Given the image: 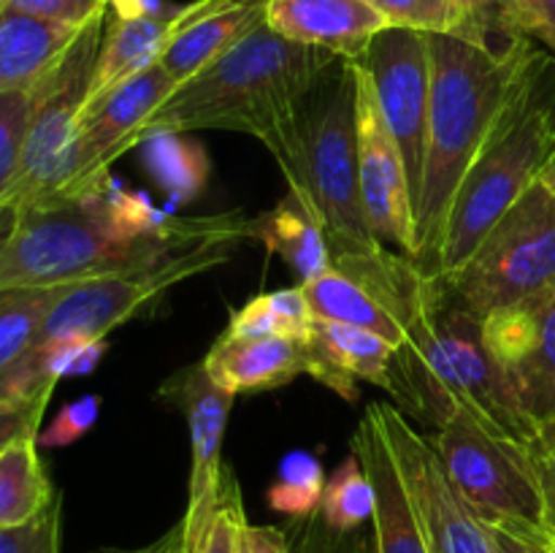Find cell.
I'll return each instance as SVG.
<instances>
[{"mask_svg":"<svg viewBox=\"0 0 555 553\" xmlns=\"http://www.w3.org/2000/svg\"><path fill=\"white\" fill-rule=\"evenodd\" d=\"M244 239H253V220L238 211L168 215L108 179L92 193L0 211V291L70 285Z\"/></svg>","mask_w":555,"mask_h":553,"instance_id":"cell-1","label":"cell"},{"mask_svg":"<svg viewBox=\"0 0 555 553\" xmlns=\"http://www.w3.org/2000/svg\"><path fill=\"white\" fill-rule=\"evenodd\" d=\"M287 190L312 209L328 239L334 269L363 282L401 323L421 312L431 280L412 258L374 236L358 179L356 81L341 60L304 103L291 155L280 163Z\"/></svg>","mask_w":555,"mask_h":553,"instance_id":"cell-2","label":"cell"},{"mask_svg":"<svg viewBox=\"0 0 555 553\" xmlns=\"http://www.w3.org/2000/svg\"><path fill=\"white\" fill-rule=\"evenodd\" d=\"M341 63L325 49L304 47L260 22L231 52L173 90L135 136L233 130L258 139L276 166L291 155L298 114L309 92Z\"/></svg>","mask_w":555,"mask_h":553,"instance_id":"cell-3","label":"cell"},{"mask_svg":"<svg viewBox=\"0 0 555 553\" xmlns=\"http://www.w3.org/2000/svg\"><path fill=\"white\" fill-rule=\"evenodd\" d=\"M431 43V108L426 160L417 195V269L428 276L450 204L507 103L531 49L529 36L472 41L428 33Z\"/></svg>","mask_w":555,"mask_h":553,"instance_id":"cell-4","label":"cell"},{"mask_svg":"<svg viewBox=\"0 0 555 553\" xmlns=\"http://www.w3.org/2000/svg\"><path fill=\"white\" fill-rule=\"evenodd\" d=\"M553 146L555 57L534 47L450 204L428 280H448L466 263L499 217L540 179Z\"/></svg>","mask_w":555,"mask_h":553,"instance_id":"cell-5","label":"cell"},{"mask_svg":"<svg viewBox=\"0 0 555 553\" xmlns=\"http://www.w3.org/2000/svg\"><path fill=\"white\" fill-rule=\"evenodd\" d=\"M108 9L79 27L57 63L33 87V114L14 184L0 211L74 195L79 184V117L90 98Z\"/></svg>","mask_w":555,"mask_h":553,"instance_id":"cell-6","label":"cell"},{"mask_svg":"<svg viewBox=\"0 0 555 553\" xmlns=\"http://www.w3.org/2000/svg\"><path fill=\"white\" fill-rule=\"evenodd\" d=\"M475 318L555 291V195L537 179L486 233L455 274L442 280Z\"/></svg>","mask_w":555,"mask_h":553,"instance_id":"cell-7","label":"cell"},{"mask_svg":"<svg viewBox=\"0 0 555 553\" xmlns=\"http://www.w3.org/2000/svg\"><path fill=\"white\" fill-rule=\"evenodd\" d=\"M428 439L477 520L545 526L531 448L493 437L464 412H453Z\"/></svg>","mask_w":555,"mask_h":553,"instance_id":"cell-8","label":"cell"},{"mask_svg":"<svg viewBox=\"0 0 555 553\" xmlns=\"http://www.w3.org/2000/svg\"><path fill=\"white\" fill-rule=\"evenodd\" d=\"M233 258V244H206L139 269L114 271L63 285L47 309L36 345L54 339H106L108 331L160 301L171 287L206 274Z\"/></svg>","mask_w":555,"mask_h":553,"instance_id":"cell-9","label":"cell"},{"mask_svg":"<svg viewBox=\"0 0 555 553\" xmlns=\"http://www.w3.org/2000/svg\"><path fill=\"white\" fill-rule=\"evenodd\" d=\"M372 410L383 426L431 553H493L486 526L455 491L428 434L412 428L406 412L388 401H372Z\"/></svg>","mask_w":555,"mask_h":553,"instance_id":"cell-10","label":"cell"},{"mask_svg":"<svg viewBox=\"0 0 555 553\" xmlns=\"http://www.w3.org/2000/svg\"><path fill=\"white\" fill-rule=\"evenodd\" d=\"M372 79L385 125L404 157L412 195H421L426 160L428 108H431V43L428 33L412 27H385L358 57Z\"/></svg>","mask_w":555,"mask_h":553,"instance_id":"cell-11","label":"cell"},{"mask_svg":"<svg viewBox=\"0 0 555 553\" xmlns=\"http://www.w3.org/2000/svg\"><path fill=\"white\" fill-rule=\"evenodd\" d=\"M356 81V150L363 206L374 236L393 253L417 260L415 195L404 157L385 125L372 79L358 60H347Z\"/></svg>","mask_w":555,"mask_h":553,"instance_id":"cell-12","label":"cell"},{"mask_svg":"<svg viewBox=\"0 0 555 553\" xmlns=\"http://www.w3.org/2000/svg\"><path fill=\"white\" fill-rule=\"evenodd\" d=\"M160 396L182 412L190 432L188 510L182 515L184 551H190L204 535L220 499L222 475H225L222 439H225L233 396L211 383L204 363H193L168 377L160 385Z\"/></svg>","mask_w":555,"mask_h":553,"instance_id":"cell-13","label":"cell"},{"mask_svg":"<svg viewBox=\"0 0 555 553\" xmlns=\"http://www.w3.org/2000/svg\"><path fill=\"white\" fill-rule=\"evenodd\" d=\"M177 81L160 63L85 103L79 117V184L74 195L92 193L108 182V166L135 146L146 119L173 95Z\"/></svg>","mask_w":555,"mask_h":553,"instance_id":"cell-14","label":"cell"},{"mask_svg":"<svg viewBox=\"0 0 555 553\" xmlns=\"http://www.w3.org/2000/svg\"><path fill=\"white\" fill-rule=\"evenodd\" d=\"M269 0H193L177 5L171 36L157 63L177 85H184L231 52L266 20Z\"/></svg>","mask_w":555,"mask_h":553,"instance_id":"cell-15","label":"cell"},{"mask_svg":"<svg viewBox=\"0 0 555 553\" xmlns=\"http://www.w3.org/2000/svg\"><path fill=\"white\" fill-rule=\"evenodd\" d=\"M309 377L323 383L341 399L358 401V383H372L399 394V347L356 325L314 320L307 342Z\"/></svg>","mask_w":555,"mask_h":553,"instance_id":"cell-16","label":"cell"},{"mask_svg":"<svg viewBox=\"0 0 555 553\" xmlns=\"http://www.w3.org/2000/svg\"><path fill=\"white\" fill-rule=\"evenodd\" d=\"M350 450L361 459L374 486V553H431L372 404L352 434Z\"/></svg>","mask_w":555,"mask_h":553,"instance_id":"cell-17","label":"cell"},{"mask_svg":"<svg viewBox=\"0 0 555 553\" xmlns=\"http://www.w3.org/2000/svg\"><path fill=\"white\" fill-rule=\"evenodd\" d=\"M266 22L287 41L358 60L390 22L366 0H269Z\"/></svg>","mask_w":555,"mask_h":553,"instance_id":"cell-18","label":"cell"},{"mask_svg":"<svg viewBox=\"0 0 555 553\" xmlns=\"http://www.w3.org/2000/svg\"><path fill=\"white\" fill-rule=\"evenodd\" d=\"M206 374L217 388L238 394H263L285 388L298 374L309 372L307 342L276 336L222 334L204 361Z\"/></svg>","mask_w":555,"mask_h":553,"instance_id":"cell-19","label":"cell"},{"mask_svg":"<svg viewBox=\"0 0 555 553\" xmlns=\"http://www.w3.org/2000/svg\"><path fill=\"white\" fill-rule=\"evenodd\" d=\"M173 14H177V9L139 16H119L108 9L106 33H103L87 101L103 95L106 90L122 85L130 76L141 74L152 63H157L163 49H166L168 36H171Z\"/></svg>","mask_w":555,"mask_h":553,"instance_id":"cell-20","label":"cell"},{"mask_svg":"<svg viewBox=\"0 0 555 553\" xmlns=\"http://www.w3.org/2000/svg\"><path fill=\"white\" fill-rule=\"evenodd\" d=\"M253 239L291 266L293 274L298 276V285L334 269L328 239L318 217L291 190L274 209L255 217Z\"/></svg>","mask_w":555,"mask_h":553,"instance_id":"cell-21","label":"cell"},{"mask_svg":"<svg viewBox=\"0 0 555 553\" xmlns=\"http://www.w3.org/2000/svg\"><path fill=\"white\" fill-rule=\"evenodd\" d=\"M79 27L3 11L0 14V92L33 90L57 63Z\"/></svg>","mask_w":555,"mask_h":553,"instance_id":"cell-22","label":"cell"},{"mask_svg":"<svg viewBox=\"0 0 555 553\" xmlns=\"http://www.w3.org/2000/svg\"><path fill=\"white\" fill-rule=\"evenodd\" d=\"M301 291L307 296L314 320H331V323L372 331V334L383 336L385 342L399 347V352L410 345V331L401 323L399 314L388 304L379 301L363 282L352 280L345 271L328 269L325 274L304 282Z\"/></svg>","mask_w":555,"mask_h":553,"instance_id":"cell-23","label":"cell"},{"mask_svg":"<svg viewBox=\"0 0 555 553\" xmlns=\"http://www.w3.org/2000/svg\"><path fill=\"white\" fill-rule=\"evenodd\" d=\"M54 502L57 493L38 453V434L11 442L0 453V529L30 524Z\"/></svg>","mask_w":555,"mask_h":553,"instance_id":"cell-24","label":"cell"},{"mask_svg":"<svg viewBox=\"0 0 555 553\" xmlns=\"http://www.w3.org/2000/svg\"><path fill=\"white\" fill-rule=\"evenodd\" d=\"M139 146H144L146 171L173 204H193L204 193L211 160L201 141L188 133H152Z\"/></svg>","mask_w":555,"mask_h":553,"instance_id":"cell-25","label":"cell"},{"mask_svg":"<svg viewBox=\"0 0 555 553\" xmlns=\"http://www.w3.org/2000/svg\"><path fill=\"white\" fill-rule=\"evenodd\" d=\"M553 296V293H551ZM547 296V298H551ZM547 298L540 301H520L499 307L480 318V334L486 342L488 352L493 361L499 363L509 383L515 374L531 361L540 345V325H542V309H545Z\"/></svg>","mask_w":555,"mask_h":553,"instance_id":"cell-26","label":"cell"},{"mask_svg":"<svg viewBox=\"0 0 555 553\" xmlns=\"http://www.w3.org/2000/svg\"><path fill=\"white\" fill-rule=\"evenodd\" d=\"M314 314L309 309L301 285L260 293L242 309L231 312L228 334L236 336H276V339L309 342Z\"/></svg>","mask_w":555,"mask_h":553,"instance_id":"cell-27","label":"cell"},{"mask_svg":"<svg viewBox=\"0 0 555 553\" xmlns=\"http://www.w3.org/2000/svg\"><path fill=\"white\" fill-rule=\"evenodd\" d=\"M513 388L545 442L555 428V291L542 309L540 345L531 361L515 374Z\"/></svg>","mask_w":555,"mask_h":553,"instance_id":"cell-28","label":"cell"},{"mask_svg":"<svg viewBox=\"0 0 555 553\" xmlns=\"http://www.w3.org/2000/svg\"><path fill=\"white\" fill-rule=\"evenodd\" d=\"M325 491L323 464L309 450H293L276 466V475L266 491V502L274 513L285 515L293 524L309 520L320 513Z\"/></svg>","mask_w":555,"mask_h":553,"instance_id":"cell-29","label":"cell"},{"mask_svg":"<svg viewBox=\"0 0 555 553\" xmlns=\"http://www.w3.org/2000/svg\"><path fill=\"white\" fill-rule=\"evenodd\" d=\"M60 287L0 291V374L36 345L43 314L52 307Z\"/></svg>","mask_w":555,"mask_h":553,"instance_id":"cell-30","label":"cell"},{"mask_svg":"<svg viewBox=\"0 0 555 553\" xmlns=\"http://www.w3.org/2000/svg\"><path fill=\"white\" fill-rule=\"evenodd\" d=\"M320 515L336 531H358L366 520L374 518V486L363 470L361 459L350 450L339 470L325 480Z\"/></svg>","mask_w":555,"mask_h":553,"instance_id":"cell-31","label":"cell"},{"mask_svg":"<svg viewBox=\"0 0 555 553\" xmlns=\"http://www.w3.org/2000/svg\"><path fill=\"white\" fill-rule=\"evenodd\" d=\"M247 526L249 520H247V513H244L242 488H238L236 475L225 466L220 499H217V507L215 513H211V520L206 524L204 535L198 537V542L184 553H242V542H244V531H247Z\"/></svg>","mask_w":555,"mask_h":553,"instance_id":"cell-32","label":"cell"},{"mask_svg":"<svg viewBox=\"0 0 555 553\" xmlns=\"http://www.w3.org/2000/svg\"><path fill=\"white\" fill-rule=\"evenodd\" d=\"M33 114V90L0 92V204L14 184Z\"/></svg>","mask_w":555,"mask_h":553,"instance_id":"cell-33","label":"cell"},{"mask_svg":"<svg viewBox=\"0 0 555 553\" xmlns=\"http://www.w3.org/2000/svg\"><path fill=\"white\" fill-rule=\"evenodd\" d=\"M393 27H412L423 33L466 36V25L448 0H366Z\"/></svg>","mask_w":555,"mask_h":553,"instance_id":"cell-34","label":"cell"},{"mask_svg":"<svg viewBox=\"0 0 555 553\" xmlns=\"http://www.w3.org/2000/svg\"><path fill=\"white\" fill-rule=\"evenodd\" d=\"M33 347H36L38 358H41L43 363V372L49 374V380H52V383H60L63 377H81V374L95 372L101 358L106 356L108 342L70 336V339L41 342V345Z\"/></svg>","mask_w":555,"mask_h":553,"instance_id":"cell-35","label":"cell"},{"mask_svg":"<svg viewBox=\"0 0 555 553\" xmlns=\"http://www.w3.org/2000/svg\"><path fill=\"white\" fill-rule=\"evenodd\" d=\"M101 396L87 394L79 399L68 401L57 415L52 417L47 428L38 432V448L54 450V448H68V445L79 442L87 432L98 423L101 417Z\"/></svg>","mask_w":555,"mask_h":553,"instance_id":"cell-36","label":"cell"},{"mask_svg":"<svg viewBox=\"0 0 555 553\" xmlns=\"http://www.w3.org/2000/svg\"><path fill=\"white\" fill-rule=\"evenodd\" d=\"M60 515L63 502L57 497V502L41 518L0 529V553H60Z\"/></svg>","mask_w":555,"mask_h":553,"instance_id":"cell-37","label":"cell"},{"mask_svg":"<svg viewBox=\"0 0 555 553\" xmlns=\"http://www.w3.org/2000/svg\"><path fill=\"white\" fill-rule=\"evenodd\" d=\"M502 25L545 43L555 57V0H504Z\"/></svg>","mask_w":555,"mask_h":553,"instance_id":"cell-38","label":"cell"},{"mask_svg":"<svg viewBox=\"0 0 555 553\" xmlns=\"http://www.w3.org/2000/svg\"><path fill=\"white\" fill-rule=\"evenodd\" d=\"M103 9H108V0H5V11L68 27L87 25Z\"/></svg>","mask_w":555,"mask_h":553,"instance_id":"cell-39","label":"cell"},{"mask_svg":"<svg viewBox=\"0 0 555 553\" xmlns=\"http://www.w3.org/2000/svg\"><path fill=\"white\" fill-rule=\"evenodd\" d=\"M466 25V36L472 41H502L515 36L502 25L504 0H448Z\"/></svg>","mask_w":555,"mask_h":553,"instance_id":"cell-40","label":"cell"},{"mask_svg":"<svg viewBox=\"0 0 555 553\" xmlns=\"http://www.w3.org/2000/svg\"><path fill=\"white\" fill-rule=\"evenodd\" d=\"M298 526L296 553H361L363 535L358 531H336L323 520V515H312L309 520H301Z\"/></svg>","mask_w":555,"mask_h":553,"instance_id":"cell-41","label":"cell"},{"mask_svg":"<svg viewBox=\"0 0 555 553\" xmlns=\"http://www.w3.org/2000/svg\"><path fill=\"white\" fill-rule=\"evenodd\" d=\"M482 524V520H480ZM491 537L493 553H547L540 540V526L526 524H482Z\"/></svg>","mask_w":555,"mask_h":553,"instance_id":"cell-42","label":"cell"},{"mask_svg":"<svg viewBox=\"0 0 555 553\" xmlns=\"http://www.w3.org/2000/svg\"><path fill=\"white\" fill-rule=\"evenodd\" d=\"M531 464H534L537 483H540L545 529H551L555 535V450L540 442L537 448H531Z\"/></svg>","mask_w":555,"mask_h":553,"instance_id":"cell-43","label":"cell"},{"mask_svg":"<svg viewBox=\"0 0 555 553\" xmlns=\"http://www.w3.org/2000/svg\"><path fill=\"white\" fill-rule=\"evenodd\" d=\"M41 417L43 412L11 410V407L0 404V453L20 437L41 432Z\"/></svg>","mask_w":555,"mask_h":553,"instance_id":"cell-44","label":"cell"},{"mask_svg":"<svg viewBox=\"0 0 555 553\" xmlns=\"http://www.w3.org/2000/svg\"><path fill=\"white\" fill-rule=\"evenodd\" d=\"M242 553H296L287 535L276 526H247Z\"/></svg>","mask_w":555,"mask_h":553,"instance_id":"cell-45","label":"cell"},{"mask_svg":"<svg viewBox=\"0 0 555 553\" xmlns=\"http://www.w3.org/2000/svg\"><path fill=\"white\" fill-rule=\"evenodd\" d=\"M117 553H184V531H182V520L177 526L166 531L160 540H155L152 545L144 548H133V551H117Z\"/></svg>","mask_w":555,"mask_h":553,"instance_id":"cell-46","label":"cell"},{"mask_svg":"<svg viewBox=\"0 0 555 553\" xmlns=\"http://www.w3.org/2000/svg\"><path fill=\"white\" fill-rule=\"evenodd\" d=\"M540 182L545 184V188L551 190V193L555 195V146H553L551 157H547L545 168H542V171H540Z\"/></svg>","mask_w":555,"mask_h":553,"instance_id":"cell-47","label":"cell"},{"mask_svg":"<svg viewBox=\"0 0 555 553\" xmlns=\"http://www.w3.org/2000/svg\"><path fill=\"white\" fill-rule=\"evenodd\" d=\"M540 540H542V545H545V551L547 553H555V535L551 529H545V526H540Z\"/></svg>","mask_w":555,"mask_h":553,"instance_id":"cell-48","label":"cell"},{"mask_svg":"<svg viewBox=\"0 0 555 553\" xmlns=\"http://www.w3.org/2000/svg\"><path fill=\"white\" fill-rule=\"evenodd\" d=\"M361 553H374L372 537H363V540H361Z\"/></svg>","mask_w":555,"mask_h":553,"instance_id":"cell-49","label":"cell"},{"mask_svg":"<svg viewBox=\"0 0 555 553\" xmlns=\"http://www.w3.org/2000/svg\"><path fill=\"white\" fill-rule=\"evenodd\" d=\"M545 445H547V448H553V450H555V428H553V432L547 434V437H545Z\"/></svg>","mask_w":555,"mask_h":553,"instance_id":"cell-50","label":"cell"},{"mask_svg":"<svg viewBox=\"0 0 555 553\" xmlns=\"http://www.w3.org/2000/svg\"><path fill=\"white\" fill-rule=\"evenodd\" d=\"M5 11V0H0V14H3Z\"/></svg>","mask_w":555,"mask_h":553,"instance_id":"cell-51","label":"cell"}]
</instances>
